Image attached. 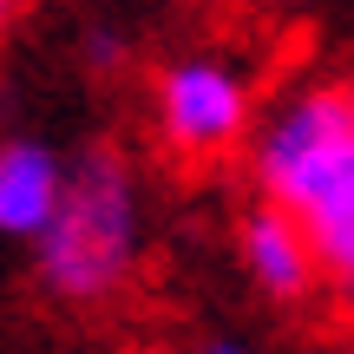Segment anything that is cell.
Listing matches in <instances>:
<instances>
[{
  "label": "cell",
  "instance_id": "cell-1",
  "mask_svg": "<svg viewBox=\"0 0 354 354\" xmlns=\"http://www.w3.org/2000/svg\"><path fill=\"white\" fill-rule=\"evenodd\" d=\"M145 256V190L125 151L92 145L86 158L66 165L59 210L33 236L39 289L66 308H99L138 276Z\"/></svg>",
  "mask_w": 354,
  "mask_h": 354
},
{
  "label": "cell",
  "instance_id": "cell-2",
  "mask_svg": "<svg viewBox=\"0 0 354 354\" xmlns=\"http://www.w3.org/2000/svg\"><path fill=\"white\" fill-rule=\"evenodd\" d=\"M348 158H354V92L348 86H295L256 125V145H250L256 197L302 216Z\"/></svg>",
  "mask_w": 354,
  "mask_h": 354
},
{
  "label": "cell",
  "instance_id": "cell-3",
  "mask_svg": "<svg viewBox=\"0 0 354 354\" xmlns=\"http://www.w3.org/2000/svg\"><path fill=\"white\" fill-rule=\"evenodd\" d=\"M151 112L158 138L177 158L203 165V158H230L256 125V86L216 53H184L151 79Z\"/></svg>",
  "mask_w": 354,
  "mask_h": 354
},
{
  "label": "cell",
  "instance_id": "cell-4",
  "mask_svg": "<svg viewBox=\"0 0 354 354\" xmlns=\"http://www.w3.org/2000/svg\"><path fill=\"white\" fill-rule=\"evenodd\" d=\"M236 263L243 276L256 282V295H269V302H308V295L322 289V263H315V243H308L302 216L282 210V203L256 197L250 210L236 216Z\"/></svg>",
  "mask_w": 354,
  "mask_h": 354
},
{
  "label": "cell",
  "instance_id": "cell-5",
  "mask_svg": "<svg viewBox=\"0 0 354 354\" xmlns=\"http://www.w3.org/2000/svg\"><path fill=\"white\" fill-rule=\"evenodd\" d=\"M66 158L46 138H0V236L33 243L46 216L59 210Z\"/></svg>",
  "mask_w": 354,
  "mask_h": 354
},
{
  "label": "cell",
  "instance_id": "cell-6",
  "mask_svg": "<svg viewBox=\"0 0 354 354\" xmlns=\"http://www.w3.org/2000/svg\"><path fill=\"white\" fill-rule=\"evenodd\" d=\"M302 230H308V243H315L322 289L354 282V158L322 184V197L302 210Z\"/></svg>",
  "mask_w": 354,
  "mask_h": 354
},
{
  "label": "cell",
  "instance_id": "cell-7",
  "mask_svg": "<svg viewBox=\"0 0 354 354\" xmlns=\"http://www.w3.org/2000/svg\"><path fill=\"white\" fill-rule=\"evenodd\" d=\"M79 59H86L92 73H118V66L131 59V39L118 33V26H86V39H79Z\"/></svg>",
  "mask_w": 354,
  "mask_h": 354
},
{
  "label": "cell",
  "instance_id": "cell-8",
  "mask_svg": "<svg viewBox=\"0 0 354 354\" xmlns=\"http://www.w3.org/2000/svg\"><path fill=\"white\" fill-rule=\"evenodd\" d=\"M190 354H256L250 342H236V335H210V342H197Z\"/></svg>",
  "mask_w": 354,
  "mask_h": 354
},
{
  "label": "cell",
  "instance_id": "cell-9",
  "mask_svg": "<svg viewBox=\"0 0 354 354\" xmlns=\"http://www.w3.org/2000/svg\"><path fill=\"white\" fill-rule=\"evenodd\" d=\"M276 7H295V13H302V7H322V0H276Z\"/></svg>",
  "mask_w": 354,
  "mask_h": 354
},
{
  "label": "cell",
  "instance_id": "cell-10",
  "mask_svg": "<svg viewBox=\"0 0 354 354\" xmlns=\"http://www.w3.org/2000/svg\"><path fill=\"white\" fill-rule=\"evenodd\" d=\"M7 20H13V0H0V33H7Z\"/></svg>",
  "mask_w": 354,
  "mask_h": 354
},
{
  "label": "cell",
  "instance_id": "cell-11",
  "mask_svg": "<svg viewBox=\"0 0 354 354\" xmlns=\"http://www.w3.org/2000/svg\"><path fill=\"white\" fill-rule=\"evenodd\" d=\"M348 92H354V79H348Z\"/></svg>",
  "mask_w": 354,
  "mask_h": 354
}]
</instances>
